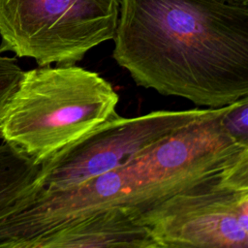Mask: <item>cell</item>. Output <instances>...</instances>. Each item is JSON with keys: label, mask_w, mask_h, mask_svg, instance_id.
<instances>
[{"label": "cell", "mask_w": 248, "mask_h": 248, "mask_svg": "<svg viewBox=\"0 0 248 248\" xmlns=\"http://www.w3.org/2000/svg\"><path fill=\"white\" fill-rule=\"evenodd\" d=\"M226 2H231V3H238L241 5L248 6V0H224Z\"/></svg>", "instance_id": "cell-11"}, {"label": "cell", "mask_w": 248, "mask_h": 248, "mask_svg": "<svg viewBox=\"0 0 248 248\" xmlns=\"http://www.w3.org/2000/svg\"><path fill=\"white\" fill-rule=\"evenodd\" d=\"M196 187L155 143L128 164L74 186L34 188L24 202L32 240L100 214L123 211L149 230L188 200Z\"/></svg>", "instance_id": "cell-2"}, {"label": "cell", "mask_w": 248, "mask_h": 248, "mask_svg": "<svg viewBox=\"0 0 248 248\" xmlns=\"http://www.w3.org/2000/svg\"><path fill=\"white\" fill-rule=\"evenodd\" d=\"M118 101L108 81L75 64L23 71L1 112V139L41 164L115 116Z\"/></svg>", "instance_id": "cell-3"}, {"label": "cell", "mask_w": 248, "mask_h": 248, "mask_svg": "<svg viewBox=\"0 0 248 248\" xmlns=\"http://www.w3.org/2000/svg\"><path fill=\"white\" fill-rule=\"evenodd\" d=\"M210 109L157 110L134 117L116 114L39 164L33 186L62 189L118 169Z\"/></svg>", "instance_id": "cell-5"}, {"label": "cell", "mask_w": 248, "mask_h": 248, "mask_svg": "<svg viewBox=\"0 0 248 248\" xmlns=\"http://www.w3.org/2000/svg\"><path fill=\"white\" fill-rule=\"evenodd\" d=\"M112 56L134 81L218 108L248 96V6L120 0Z\"/></svg>", "instance_id": "cell-1"}, {"label": "cell", "mask_w": 248, "mask_h": 248, "mask_svg": "<svg viewBox=\"0 0 248 248\" xmlns=\"http://www.w3.org/2000/svg\"><path fill=\"white\" fill-rule=\"evenodd\" d=\"M38 171L39 164L15 146L0 141V214L30 190Z\"/></svg>", "instance_id": "cell-8"}, {"label": "cell", "mask_w": 248, "mask_h": 248, "mask_svg": "<svg viewBox=\"0 0 248 248\" xmlns=\"http://www.w3.org/2000/svg\"><path fill=\"white\" fill-rule=\"evenodd\" d=\"M163 248H248V187L217 191L149 229Z\"/></svg>", "instance_id": "cell-6"}, {"label": "cell", "mask_w": 248, "mask_h": 248, "mask_svg": "<svg viewBox=\"0 0 248 248\" xmlns=\"http://www.w3.org/2000/svg\"><path fill=\"white\" fill-rule=\"evenodd\" d=\"M221 123L232 139L248 145V96L226 106Z\"/></svg>", "instance_id": "cell-9"}, {"label": "cell", "mask_w": 248, "mask_h": 248, "mask_svg": "<svg viewBox=\"0 0 248 248\" xmlns=\"http://www.w3.org/2000/svg\"><path fill=\"white\" fill-rule=\"evenodd\" d=\"M154 243L147 228L123 211L91 217L18 248H144Z\"/></svg>", "instance_id": "cell-7"}, {"label": "cell", "mask_w": 248, "mask_h": 248, "mask_svg": "<svg viewBox=\"0 0 248 248\" xmlns=\"http://www.w3.org/2000/svg\"><path fill=\"white\" fill-rule=\"evenodd\" d=\"M120 0H0V53L73 65L112 40Z\"/></svg>", "instance_id": "cell-4"}, {"label": "cell", "mask_w": 248, "mask_h": 248, "mask_svg": "<svg viewBox=\"0 0 248 248\" xmlns=\"http://www.w3.org/2000/svg\"><path fill=\"white\" fill-rule=\"evenodd\" d=\"M23 70L19 67L15 57L0 53V116L4 105L17 86ZM1 133H0V141Z\"/></svg>", "instance_id": "cell-10"}, {"label": "cell", "mask_w": 248, "mask_h": 248, "mask_svg": "<svg viewBox=\"0 0 248 248\" xmlns=\"http://www.w3.org/2000/svg\"><path fill=\"white\" fill-rule=\"evenodd\" d=\"M144 248H163V247H161V246H159V245H157V244H155V243H151V244L147 245V246L144 247Z\"/></svg>", "instance_id": "cell-12"}]
</instances>
